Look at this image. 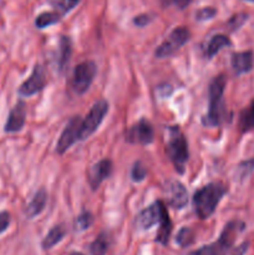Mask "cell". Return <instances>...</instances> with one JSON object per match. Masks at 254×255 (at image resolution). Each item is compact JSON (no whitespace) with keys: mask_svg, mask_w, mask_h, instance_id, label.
I'll return each mask as SVG.
<instances>
[{"mask_svg":"<svg viewBox=\"0 0 254 255\" xmlns=\"http://www.w3.org/2000/svg\"><path fill=\"white\" fill-rule=\"evenodd\" d=\"M232 67L237 75L247 74L254 66V55L252 51L234 52L232 55Z\"/></svg>","mask_w":254,"mask_h":255,"instance_id":"cell-15","label":"cell"},{"mask_svg":"<svg viewBox=\"0 0 254 255\" xmlns=\"http://www.w3.org/2000/svg\"><path fill=\"white\" fill-rule=\"evenodd\" d=\"M246 224L241 221H232L226 224L222 231L219 239L214 243L204 246L197 251L191 252L188 255H227L229 249L233 247L234 241L241 232L244 231Z\"/></svg>","mask_w":254,"mask_h":255,"instance_id":"cell-4","label":"cell"},{"mask_svg":"<svg viewBox=\"0 0 254 255\" xmlns=\"http://www.w3.org/2000/svg\"><path fill=\"white\" fill-rule=\"evenodd\" d=\"M226 84V76L222 74L214 77L209 84L208 112L202 120V124L206 127L221 126L226 120V102L223 99Z\"/></svg>","mask_w":254,"mask_h":255,"instance_id":"cell-1","label":"cell"},{"mask_svg":"<svg viewBox=\"0 0 254 255\" xmlns=\"http://www.w3.org/2000/svg\"><path fill=\"white\" fill-rule=\"evenodd\" d=\"M153 126L146 119H141L138 122L132 125L126 131V134H125L126 142L132 144H142V146L151 144L153 142Z\"/></svg>","mask_w":254,"mask_h":255,"instance_id":"cell-8","label":"cell"},{"mask_svg":"<svg viewBox=\"0 0 254 255\" xmlns=\"http://www.w3.org/2000/svg\"><path fill=\"white\" fill-rule=\"evenodd\" d=\"M246 1H252V2H254V0H246Z\"/></svg>","mask_w":254,"mask_h":255,"instance_id":"cell-36","label":"cell"},{"mask_svg":"<svg viewBox=\"0 0 254 255\" xmlns=\"http://www.w3.org/2000/svg\"><path fill=\"white\" fill-rule=\"evenodd\" d=\"M247 19H248V14H246V12H239V14L233 15L229 19V21L227 22V25H228V27L232 31H236V30H238L247 21Z\"/></svg>","mask_w":254,"mask_h":255,"instance_id":"cell-29","label":"cell"},{"mask_svg":"<svg viewBox=\"0 0 254 255\" xmlns=\"http://www.w3.org/2000/svg\"><path fill=\"white\" fill-rule=\"evenodd\" d=\"M254 169V158L248 159V161H243L238 164L237 167V178L239 181H243L246 179L249 174L253 172Z\"/></svg>","mask_w":254,"mask_h":255,"instance_id":"cell-27","label":"cell"},{"mask_svg":"<svg viewBox=\"0 0 254 255\" xmlns=\"http://www.w3.org/2000/svg\"><path fill=\"white\" fill-rule=\"evenodd\" d=\"M191 39V31L186 26H178L169 32L168 36L163 40L161 45L156 49V57L164 59V57L172 56L174 52L178 51L184 44Z\"/></svg>","mask_w":254,"mask_h":255,"instance_id":"cell-5","label":"cell"},{"mask_svg":"<svg viewBox=\"0 0 254 255\" xmlns=\"http://www.w3.org/2000/svg\"><path fill=\"white\" fill-rule=\"evenodd\" d=\"M194 242V232L192 231L191 228L188 227H183V228L179 229V232L177 233L176 237V243L178 244L179 247H186L191 246L192 243Z\"/></svg>","mask_w":254,"mask_h":255,"instance_id":"cell-25","label":"cell"},{"mask_svg":"<svg viewBox=\"0 0 254 255\" xmlns=\"http://www.w3.org/2000/svg\"><path fill=\"white\" fill-rule=\"evenodd\" d=\"M172 233V222L169 218L168 211H167L166 206L162 207V213L161 219H159V229L157 232L156 242L157 243L162 244V246H167L169 241V237Z\"/></svg>","mask_w":254,"mask_h":255,"instance_id":"cell-17","label":"cell"},{"mask_svg":"<svg viewBox=\"0 0 254 255\" xmlns=\"http://www.w3.org/2000/svg\"><path fill=\"white\" fill-rule=\"evenodd\" d=\"M164 197L167 199V204L174 209H183L188 203V193L183 184L179 181L166 182L164 184Z\"/></svg>","mask_w":254,"mask_h":255,"instance_id":"cell-11","label":"cell"},{"mask_svg":"<svg viewBox=\"0 0 254 255\" xmlns=\"http://www.w3.org/2000/svg\"><path fill=\"white\" fill-rule=\"evenodd\" d=\"M166 153L179 174L184 173V167L188 162L189 152L187 138L178 126L168 127L166 138Z\"/></svg>","mask_w":254,"mask_h":255,"instance_id":"cell-3","label":"cell"},{"mask_svg":"<svg viewBox=\"0 0 254 255\" xmlns=\"http://www.w3.org/2000/svg\"><path fill=\"white\" fill-rule=\"evenodd\" d=\"M81 117L75 116L67 122L66 127L62 131L59 141L56 144V152L59 154H64L70 147L77 141H80V131H81Z\"/></svg>","mask_w":254,"mask_h":255,"instance_id":"cell-9","label":"cell"},{"mask_svg":"<svg viewBox=\"0 0 254 255\" xmlns=\"http://www.w3.org/2000/svg\"><path fill=\"white\" fill-rule=\"evenodd\" d=\"M231 45L232 42L227 35L217 34L209 40L208 44L204 47V55H206L207 59H212V57L216 56L223 47L231 46Z\"/></svg>","mask_w":254,"mask_h":255,"instance_id":"cell-18","label":"cell"},{"mask_svg":"<svg viewBox=\"0 0 254 255\" xmlns=\"http://www.w3.org/2000/svg\"><path fill=\"white\" fill-rule=\"evenodd\" d=\"M46 86V72L41 65H35L32 74L25 80L19 87V95L22 97H30L42 91Z\"/></svg>","mask_w":254,"mask_h":255,"instance_id":"cell-10","label":"cell"},{"mask_svg":"<svg viewBox=\"0 0 254 255\" xmlns=\"http://www.w3.org/2000/svg\"><path fill=\"white\" fill-rule=\"evenodd\" d=\"M248 249V243H243L234 251V255H243Z\"/></svg>","mask_w":254,"mask_h":255,"instance_id":"cell-34","label":"cell"},{"mask_svg":"<svg viewBox=\"0 0 254 255\" xmlns=\"http://www.w3.org/2000/svg\"><path fill=\"white\" fill-rule=\"evenodd\" d=\"M112 173V162L110 159H101L91 167L89 172V183L92 191H96L105 179L109 178Z\"/></svg>","mask_w":254,"mask_h":255,"instance_id":"cell-13","label":"cell"},{"mask_svg":"<svg viewBox=\"0 0 254 255\" xmlns=\"http://www.w3.org/2000/svg\"><path fill=\"white\" fill-rule=\"evenodd\" d=\"M238 127L243 133L254 129V100L239 115Z\"/></svg>","mask_w":254,"mask_h":255,"instance_id":"cell-21","label":"cell"},{"mask_svg":"<svg viewBox=\"0 0 254 255\" xmlns=\"http://www.w3.org/2000/svg\"><path fill=\"white\" fill-rule=\"evenodd\" d=\"M92 223H94V217H92V214L90 212H84V213H81L75 219V229L79 232L86 231L87 228L91 227Z\"/></svg>","mask_w":254,"mask_h":255,"instance_id":"cell-26","label":"cell"},{"mask_svg":"<svg viewBox=\"0 0 254 255\" xmlns=\"http://www.w3.org/2000/svg\"><path fill=\"white\" fill-rule=\"evenodd\" d=\"M227 193V187L221 182H212L194 192L193 208L199 219H207L216 212L217 206L224 194Z\"/></svg>","mask_w":254,"mask_h":255,"instance_id":"cell-2","label":"cell"},{"mask_svg":"<svg viewBox=\"0 0 254 255\" xmlns=\"http://www.w3.org/2000/svg\"><path fill=\"white\" fill-rule=\"evenodd\" d=\"M46 202H47V193L44 188L39 189V191L35 193L34 198L31 199L29 204H27L26 209H25V214L29 219L35 218L36 216L42 213V211L46 207Z\"/></svg>","mask_w":254,"mask_h":255,"instance_id":"cell-16","label":"cell"},{"mask_svg":"<svg viewBox=\"0 0 254 255\" xmlns=\"http://www.w3.org/2000/svg\"><path fill=\"white\" fill-rule=\"evenodd\" d=\"M47 1L54 7V11L64 16V15L69 14L74 7L77 6L80 0H47Z\"/></svg>","mask_w":254,"mask_h":255,"instance_id":"cell-24","label":"cell"},{"mask_svg":"<svg viewBox=\"0 0 254 255\" xmlns=\"http://www.w3.org/2000/svg\"><path fill=\"white\" fill-rule=\"evenodd\" d=\"M110 238L106 233H101L90 246L91 255H105L109 251Z\"/></svg>","mask_w":254,"mask_h":255,"instance_id":"cell-23","label":"cell"},{"mask_svg":"<svg viewBox=\"0 0 254 255\" xmlns=\"http://www.w3.org/2000/svg\"><path fill=\"white\" fill-rule=\"evenodd\" d=\"M217 15V9L212 6L202 7V9L197 10L196 12V20L197 21H207V20L213 19Z\"/></svg>","mask_w":254,"mask_h":255,"instance_id":"cell-30","label":"cell"},{"mask_svg":"<svg viewBox=\"0 0 254 255\" xmlns=\"http://www.w3.org/2000/svg\"><path fill=\"white\" fill-rule=\"evenodd\" d=\"M10 226V214L7 212H0V234L4 233Z\"/></svg>","mask_w":254,"mask_h":255,"instance_id":"cell-32","label":"cell"},{"mask_svg":"<svg viewBox=\"0 0 254 255\" xmlns=\"http://www.w3.org/2000/svg\"><path fill=\"white\" fill-rule=\"evenodd\" d=\"M192 2V0H161V5L163 7L176 6L177 9L183 10Z\"/></svg>","mask_w":254,"mask_h":255,"instance_id":"cell-31","label":"cell"},{"mask_svg":"<svg viewBox=\"0 0 254 255\" xmlns=\"http://www.w3.org/2000/svg\"><path fill=\"white\" fill-rule=\"evenodd\" d=\"M70 255H84V254H82V253H79V252H72V253L70 254Z\"/></svg>","mask_w":254,"mask_h":255,"instance_id":"cell-35","label":"cell"},{"mask_svg":"<svg viewBox=\"0 0 254 255\" xmlns=\"http://www.w3.org/2000/svg\"><path fill=\"white\" fill-rule=\"evenodd\" d=\"M25 119H26V106L24 102L19 101L10 111L7 121L5 124V132L7 133L19 132L24 127Z\"/></svg>","mask_w":254,"mask_h":255,"instance_id":"cell-14","label":"cell"},{"mask_svg":"<svg viewBox=\"0 0 254 255\" xmlns=\"http://www.w3.org/2000/svg\"><path fill=\"white\" fill-rule=\"evenodd\" d=\"M65 234H66V229L64 228V226L57 224V226L52 227V228L49 231V233L45 236L44 241H42L41 243L42 249H44V251L51 249L52 247H55L57 243H60V242L64 239Z\"/></svg>","mask_w":254,"mask_h":255,"instance_id":"cell-19","label":"cell"},{"mask_svg":"<svg viewBox=\"0 0 254 255\" xmlns=\"http://www.w3.org/2000/svg\"><path fill=\"white\" fill-rule=\"evenodd\" d=\"M72 45L71 40L67 36L60 37L59 42V56H57V65H59L60 71H64L66 65L69 64L70 57H71Z\"/></svg>","mask_w":254,"mask_h":255,"instance_id":"cell-20","label":"cell"},{"mask_svg":"<svg viewBox=\"0 0 254 255\" xmlns=\"http://www.w3.org/2000/svg\"><path fill=\"white\" fill-rule=\"evenodd\" d=\"M96 72L97 66L91 60H87V61L77 65L74 70V75H72V90L77 95L85 94L89 90V87L91 86L92 81L96 76Z\"/></svg>","mask_w":254,"mask_h":255,"instance_id":"cell-7","label":"cell"},{"mask_svg":"<svg viewBox=\"0 0 254 255\" xmlns=\"http://www.w3.org/2000/svg\"><path fill=\"white\" fill-rule=\"evenodd\" d=\"M164 203L162 201L154 202L153 204L148 206L147 208L142 209L134 218V224L141 231H148L152 227L156 224H159V219H161L162 207Z\"/></svg>","mask_w":254,"mask_h":255,"instance_id":"cell-12","label":"cell"},{"mask_svg":"<svg viewBox=\"0 0 254 255\" xmlns=\"http://www.w3.org/2000/svg\"><path fill=\"white\" fill-rule=\"evenodd\" d=\"M151 20H152V17L149 16L148 14H141V15H138V16L134 17L133 24L137 25V26H139V27H143V26H146L147 24H149V22H151Z\"/></svg>","mask_w":254,"mask_h":255,"instance_id":"cell-33","label":"cell"},{"mask_svg":"<svg viewBox=\"0 0 254 255\" xmlns=\"http://www.w3.org/2000/svg\"><path fill=\"white\" fill-rule=\"evenodd\" d=\"M61 15L57 14L56 11H44L36 16L35 19V26L37 29H45L47 26H51V25L56 24L61 20Z\"/></svg>","mask_w":254,"mask_h":255,"instance_id":"cell-22","label":"cell"},{"mask_svg":"<svg viewBox=\"0 0 254 255\" xmlns=\"http://www.w3.org/2000/svg\"><path fill=\"white\" fill-rule=\"evenodd\" d=\"M147 176V168L139 161L134 162L131 169V178L133 182H142Z\"/></svg>","mask_w":254,"mask_h":255,"instance_id":"cell-28","label":"cell"},{"mask_svg":"<svg viewBox=\"0 0 254 255\" xmlns=\"http://www.w3.org/2000/svg\"><path fill=\"white\" fill-rule=\"evenodd\" d=\"M107 112H109V102L106 100H100L91 107L86 117L82 120L81 131H80V141L87 139L96 132V129L99 128L100 125L104 121Z\"/></svg>","mask_w":254,"mask_h":255,"instance_id":"cell-6","label":"cell"}]
</instances>
